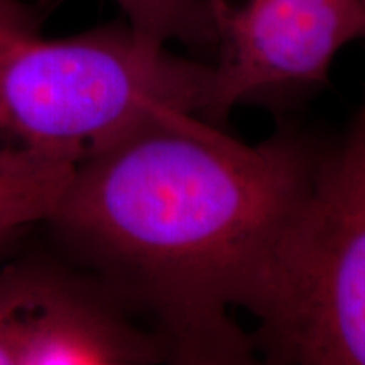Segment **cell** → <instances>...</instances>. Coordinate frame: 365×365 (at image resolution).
Wrapping results in <instances>:
<instances>
[{
	"mask_svg": "<svg viewBox=\"0 0 365 365\" xmlns=\"http://www.w3.org/2000/svg\"><path fill=\"white\" fill-rule=\"evenodd\" d=\"M327 145L291 127L245 144L196 113L161 110L78 164L46 223L156 323L254 314Z\"/></svg>",
	"mask_w": 365,
	"mask_h": 365,
	"instance_id": "obj_1",
	"label": "cell"
},
{
	"mask_svg": "<svg viewBox=\"0 0 365 365\" xmlns=\"http://www.w3.org/2000/svg\"><path fill=\"white\" fill-rule=\"evenodd\" d=\"M215 66L145 44L127 24L0 54V170H75L161 110L208 118Z\"/></svg>",
	"mask_w": 365,
	"mask_h": 365,
	"instance_id": "obj_2",
	"label": "cell"
},
{
	"mask_svg": "<svg viewBox=\"0 0 365 365\" xmlns=\"http://www.w3.org/2000/svg\"><path fill=\"white\" fill-rule=\"evenodd\" d=\"M255 317L289 365H365V98L328 143L312 198Z\"/></svg>",
	"mask_w": 365,
	"mask_h": 365,
	"instance_id": "obj_3",
	"label": "cell"
},
{
	"mask_svg": "<svg viewBox=\"0 0 365 365\" xmlns=\"http://www.w3.org/2000/svg\"><path fill=\"white\" fill-rule=\"evenodd\" d=\"M217 34L210 122L237 105H274L328 83L346 44L365 39V0H207Z\"/></svg>",
	"mask_w": 365,
	"mask_h": 365,
	"instance_id": "obj_4",
	"label": "cell"
},
{
	"mask_svg": "<svg viewBox=\"0 0 365 365\" xmlns=\"http://www.w3.org/2000/svg\"><path fill=\"white\" fill-rule=\"evenodd\" d=\"M102 282L38 259L0 266V365H33L56 344H78L107 360H159L158 331L137 328Z\"/></svg>",
	"mask_w": 365,
	"mask_h": 365,
	"instance_id": "obj_5",
	"label": "cell"
},
{
	"mask_svg": "<svg viewBox=\"0 0 365 365\" xmlns=\"http://www.w3.org/2000/svg\"><path fill=\"white\" fill-rule=\"evenodd\" d=\"M166 365H289L267 352L230 318V312L159 323Z\"/></svg>",
	"mask_w": 365,
	"mask_h": 365,
	"instance_id": "obj_6",
	"label": "cell"
},
{
	"mask_svg": "<svg viewBox=\"0 0 365 365\" xmlns=\"http://www.w3.org/2000/svg\"><path fill=\"white\" fill-rule=\"evenodd\" d=\"M125 24L143 43L168 48L171 41L217 49V34L207 0H113Z\"/></svg>",
	"mask_w": 365,
	"mask_h": 365,
	"instance_id": "obj_7",
	"label": "cell"
},
{
	"mask_svg": "<svg viewBox=\"0 0 365 365\" xmlns=\"http://www.w3.org/2000/svg\"><path fill=\"white\" fill-rule=\"evenodd\" d=\"M75 170H0V254L29 228L46 223Z\"/></svg>",
	"mask_w": 365,
	"mask_h": 365,
	"instance_id": "obj_8",
	"label": "cell"
},
{
	"mask_svg": "<svg viewBox=\"0 0 365 365\" xmlns=\"http://www.w3.org/2000/svg\"><path fill=\"white\" fill-rule=\"evenodd\" d=\"M36 34L33 17L16 0H0V41Z\"/></svg>",
	"mask_w": 365,
	"mask_h": 365,
	"instance_id": "obj_9",
	"label": "cell"
},
{
	"mask_svg": "<svg viewBox=\"0 0 365 365\" xmlns=\"http://www.w3.org/2000/svg\"><path fill=\"white\" fill-rule=\"evenodd\" d=\"M26 38H27V36H26ZM21 39H24V38H21ZM17 41H19V39H12V41H0V54H2L4 51H6V49H7L9 46H11V44L17 43Z\"/></svg>",
	"mask_w": 365,
	"mask_h": 365,
	"instance_id": "obj_10",
	"label": "cell"
}]
</instances>
